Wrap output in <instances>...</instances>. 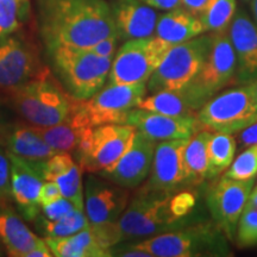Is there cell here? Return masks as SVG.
Wrapping results in <instances>:
<instances>
[{
	"mask_svg": "<svg viewBox=\"0 0 257 257\" xmlns=\"http://www.w3.org/2000/svg\"><path fill=\"white\" fill-rule=\"evenodd\" d=\"M38 27L46 50L55 47L89 49L117 34L105 0H36Z\"/></svg>",
	"mask_w": 257,
	"mask_h": 257,
	"instance_id": "6da1fadb",
	"label": "cell"
},
{
	"mask_svg": "<svg viewBox=\"0 0 257 257\" xmlns=\"http://www.w3.org/2000/svg\"><path fill=\"white\" fill-rule=\"evenodd\" d=\"M174 194L138 189L113 223L118 243L143 239L186 225L174 205Z\"/></svg>",
	"mask_w": 257,
	"mask_h": 257,
	"instance_id": "7a4b0ae2",
	"label": "cell"
},
{
	"mask_svg": "<svg viewBox=\"0 0 257 257\" xmlns=\"http://www.w3.org/2000/svg\"><path fill=\"white\" fill-rule=\"evenodd\" d=\"M10 99L15 110L29 124L36 126L67 121L76 101L44 66L22 87L10 93Z\"/></svg>",
	"mask_w": 257,
	"mask_h": 257,
	"instance_id": "3957f363",
	"label": "cell"
},
{
	"mask_svg": "<svg viewBox=\"0 0 257 257\" xmlns=\"http://www.w3.org/2000/svg\"><path fill=\"white\" fill-rule=\"evenodd\" d=\"M47 53L57 80L75 100H87L107 82L113 61L111 57L73 47H55Z\"/></svg>",
	"mask_w": 257,
	"mask_h": 257,
	"instance_id": "277c9868",
	"label": "cell"
},
{
	"mask_svg": "<svg viewBox=\"0 0 257 257\" xmlns=\"http://www.w3.org/2000/svg\"><path fill=\"white\" fill-rule=\"evenodd\" d=\"M135 248L149 257L229 256L227 238L216 224L202 223L133 240Z\"/></svg>",
	"mask_w": 257,
	"mask_h": 257,
	"instance_id": "5b68a950",
	"label": "cell"
},
{
	"mask_svg": "<svg viewBox=\"0 0 257 257\" xmlns=\"http://www.w3.org/2000/svg\"><path fill=\"white\" fill-rule=\"evenodd\" d=\"M147 82L108 85L87 100H76L69 121L80 128L125 124L127 113L147 95Z\"/></svg>",
	"mask_w": 257,
	"mask_h": 257,
	"instance_id": "8992f818",
	"label": "cell"
},
{
	"mask_svg": "<svg viewBox=\"0 0 257 257\" xmlns=\"http://www.w3.org/2000/svg\"><path fill=\"white\" fill-rule=\"evenodd\" d=\"M136 128L128 124H104L83 128L78 147L74 150L75 161L83 173H100L115 166L130 149Z\"/></svg>",
	"mask_w": 257,
	"mask_h": 257,
	"instance_id": "52a82bcc",
	"label": "cell"
},
{
	"mask_svg": "<svg viewBox=\"0 0 257 257\" xmlns=\"http://www.w3.org/2000/svg\"><path fill=\"white\" fill-rule=\"evenodd\" d=\"M202 128L234 135L257 120V98L253 85L244 83L214 96L198 111Z\"/></svg>",
	"mask_w": 257,
	"mask_h": 257,
	"instance_id": "ba28073f",
	"label": "cell"
},
{
	"mask_svg": "<svg viewBox=\"0 0 257 257\" xmlns=\"http://www.w3.org/2000/svg\"><path fill=\"white\" fill-rule=\"evenodd\" d=\"M211 40V35L202 34L170 47L165 59L148 80V92L180 91L187 87L206 61Z\"/></svg>",
	"mask_w": 257,
	"mask_h": 257,
	"instance_id": "9c48e42d",
	"label": "cell"
},
{
	"mask_svg": "<svg viewBox=\"0 0 257 257\" xmlns=\"http://www.w3.org/2000/svg\"><path fill=\"white\" fill-rule=\"evenodd\" d=\"M172 44L154 36L125 41L112 61L108 85L148 82Z\"/></svg>",
	"mask_w": 257,
	"mask_h": 257,
	"instance_id": "30bf717a",
	"label": "cell"
},
{
	"mask_svg": "<svg viewBox=\"0 0 257 257\" xmlns=\"http://www.w3.org/2000/svg\"><path fill=\"white\" fill-rule=\"evenodd\" d=\"M211 36L206 61L195 79L185 88L200 108L212 96L236 80L237 60L229 30L211 34Z\"/></svg>",
	"mask_w": 257,
	"mask_h": 257,
	"instance_id": "8fae6325",
	"label": "cell"
},
{
	"mask_svg": "<svg viewBox=\"0 0 257 257\" xmlns=\"http://www.w3.org/2000/svg\"><path fill=\"white\" fill-rule=\"evenodd\" d=\"M253 186L255 179L234 180L223 176L208 189L206 202L211 217L227 240H234L240 214Z\"/></svg>",
	"mask_w": 257,
	"mask_h": 257,
	"instance_id": "7c38bea8",
	"label": "cell"
},
{
	"mask_svg": "<svg viewBox=\"0 0 257 257\" xmlns=\"http://www.w3.org/2000/svg\"><path fill=\"white\" fill-rule=\"evenodd\" d=\"M189 138L156 144L150 174L143 187L148 191L176 193L189 187L185 166V149Z\"/></svg>",
	"mask_w": 257,
	"mask_h": 257,
	"instance_id": "4fadbf2b",
	"label": "cell"
},
{
	"mask_svg": "<svg viewBox=\"0 0 257 257\" xmlns=\"http://www.w3.org/2000/svg\"><path fill=\"white\" fill-rule=\"evenodd\" d=\"M83 195L85 213L91 225L115 223L130 201V189L96 173H87Z\"/></svg>",
	"mask_w": 257,
	"mask_h": 257,
	"instance_id": "5bb4252c",
	"label": "cell"
},
{
	"mask_svg": "<svg viewBox=\"0 0 257 257\" xmlns=\"http://www.w3.org/2000/svg\"><path fill=\"white\" fill-rule=\"evenodd\" d=\"M42 67L27 42L12 35L0 37V89L11 93L22 87Z\"/></svg>",
	"mask_w": 257,
	"mask_h": 257,
	"instance_id": "9a60e30c",
	"label": "cell"
},
{
	"mask_svg": "<svg viewBox=\"0 0 257 257\" xmlns=\"http://www.w3.org/2000/svg\"><path fill=\"white\" fill-rule=\"evenodd\" d=\"M125 124L131 125L143 136L157 143L191 138L202 128L197 117L167 115L138 107L128 112Z\"/></svg>",
	"mask_w": 257,
	"mask_h": 257,
	"instance_id": "2e32d148",
	"label": "cell"
},
{
	"mask_svg": "<svg viewBox=\"0 0 257 257\" xmlns=\"http://www.w3.org/2000/svg\"><path fill=\"white\" fill-rule=\"evenodd\" d=\"M156 144L155 141L149 140L136 131L130 149L115 166L96 174L127 189L140 187L150 174Z\"/></svg>",
	"mask_w": 257,
	"mask_h": 257,
	"instance_id": "e0dca14e",
	"label": "cell"
},
{
	"mask_svg": "<svg viewBox=\"0 0 257 257\" xmlns=\"http://www.w3.org/2000/svg\"><path fill=\"white\" fill-rule=\"evenodd\" d=\"M11 162L12 199L18 212L27 221H34L41 213L38 194L44 179L35 166L34 161L22 159L6 150Z\"/></svg>",
	"mask_w": 257,
	"mask_h": 257,
	"instance_id": "ac0fdd59",
	"label": "cell"
},
{
	"mask_svg": "<svg viewBox=\"0 0 257 257\" xmlns=\"http://www.w3.org/2000/svg\"><path fill=\"white\" fill-rule=\"evenodd\" d=\"M229 36L236 54V81L244 85L257 80V25L253 19L239 10L229 28Z\"/></svg>",
	"mask_w": 257,
	"mask_h": 257,
	"instance_id": "d6986e66",
	"label": "cell"
},
{
	"mask_svg": "<svg viewBox=\"0 0 257 257\" xmlns=\"http://www.w3.org/2000/svg\"><path fill=\"white\" fill-rule=\"evenodd\" d=\"M120 41L137 40L155 35L159 12L141 0H115L111 5Z\"/></svg>",
	"mask_w": 257,
	"mask_h": 257,
	"instance_id": "ffe728a7",
	"label": "cell"
},
{
	"mask_svg": "<svg viewBox=\"0 0 257 257\" xmlns=\"http://www.w3.org/2000/svg\"><path fill=\"white\" fill-rule=\"evenodd\" d=\"M53 256L56 257H108L111 246L99 225L67 237H46Z\"/></svg>",
	"mask_w": 257,
	"mask_h": 257,
	"instance_id": "44dd1931",
	"label": "cell"
},
{
	"mask_svg": "<svg viewBox=\"0 0 257 257\" xmlns=\"http://www.w3.org/2000/svg\"><path fill=\"white\" fill-rule=\"evenodd\" d=\"M0 239L11 257H27L43 240L29 229L10 204L0 205Z\"/></svg>",
	"mask_w": 257,
	"mask_h": 257,
	"instance_id": "7402d4cb",
	"label": "cell"
},
{
	"mask_svg": "<svg viewBox=\"0 0 257 257\" xmlns=\"http://www.w3.org/2000/svg\"><path fill=\"white\" fill-rule=\"evenodd\" d=\"M202 34H206V29L200 17L182 6L166 11L157 19L155 36L172 46L189 41Z\"/></svg>",
	"mask_w": 257,
	"mask_h": 257,
	"instance_id": "603a6c76",
	"label": "cell"
},
{
	"mask_svg": "<svg viewBox=\"0 0 257 257\" xmlns=\"http://www.w3.org/2000/svg\"><path fill=\"white\" fill-rule=\"evenodd\" d=\"M0 137L4 138L6 150L28 161H46L57 153L42 140L31 124H10Z\"/></svg>",
	"mask_w": 257,
	"mask_h": 257,
	"instance_id": "cb8c5ba5",
	"label": "cell"
},
{
	"mask_svg": "<svg viewBox=\"0 0 257 257\" xmlns=\"http://www.w3.org/2000/svg\"><path fill=\"white\" fill-rule=\"evenodd\" d=\"M138 108L157 112L167 115L197 117L200 106L195 102L186 89L180 91H160L146 95L138 102Z\"/></svg>",
	"mask_w": 257,
	"mask_h": 257,
	"instance_id": "d4e9b609",
	"label": "cell"
},
{
	"mask_svg": "<svg viewBox=\"0 0 257 257\" xmlns=\"http://www.w3.org/2000/svg\"><path fill=\"white\" fill-rule=\"evenodd\" d=\"M212 131L201 128L189 138L185 149V166L188 186H199L207 180L208 144Z\"/></svg>",
	"mask_w": 257,
	"mask_h": 257,
	"instance_id": "484cf974",
	"label": "cell"
},
{
	"mask_svg": "<svg viewBox=\"0 0 257 257\" xmlns=\"http://www.w3.org/2000/svg\"><path fill=\"white\" fill-rule=\"evenodd\" d=\"M32 223L35 227L43 233L46 237H67L78 233L80 231L91 226L85 210L74 208L66 216L59 218L56 220H49L40 213Z\"/></svg>",
	"mask_w": 257,
	"mask_h": 257,
	"instance_id": "4316f807",
	"label": "cell"
},
{
	"mask_svg": "<svg viewBox=\"0 0 257 257\" xmlns=\"http://www.w3.org/2000/svg\"><path fill=\"white\" fill-rule=\"evenodd\" d=\"M237 140L231 134L213 133L208 144V174L207 180L217 178L226 170L234 160Z\"/></svg>",
	"mask_w": 257,
	"mask_h": 257,
	"instance_id": "83f0119b",
	"label": "cell"
},
{
	"mask_svg": "<svg viewBox=\"0 0 257 257\" xmlns=\"http://www.w3.org/2000/svg\"><path fill=\"white\" fill-rule=\"evenodd\" d=\"M31 126L48 146L62 153H73L75 150L83 130L75 126L69 120L50 126Z\"/></svg>",
	"mask_w": 257,
	"mask_h": 257,
	"instance_id": "f1b7e54d",
	"label": "cell"
},
{
	"mask_svg": "<svg viewBox=\"0 0 257 257\" xmlns=\"http://www.w3.org/2000/svg\"><path fill=\"white\" fill-rule=\"evenodd\" d=\"M236 15V0H210L199 15L206 32L227 31Z\"/></svg>",
	"mask_w": 257,
	"mask_h": 257,
	"instance_id": "f546056e",
	"label": "cell"
},
{
	"mask_svg": "<svg viewBox=\"0 0 257 257\" xmlns=\"http://www.w3.org/2000/svg\"><path fill=\"white\" fill-rule=\"evenodd\" d=\"M82 169L76 161H73L66 169L57 175L53 181L59 185L63 198L73 202L76 208L85 210V195H83Z\"/></svg>",
	"mask_w": 257,
	"mask_h": 257,
	"instance_id": "4dcf8cb0",
	"label": "cell"
},
{
	"mask_svg": "<svg viewBox=\"0 0 257 257\" xmlns=\"http://www.w3.org/2000/svg\"><path fill=\"white\" fill-rule=\"evenodd\" d=\"M30 11L29 0H0V37L21 29Z\"/></svg>",
	"mask_w": 257,
	"mask_h": 257,
	"instance_id": "1f68e13d",
	"label": "cell"
},
{
	"mask_svg": "<svg viewBox=\"0 0 257 257\" xmlns=\"http://www.w3.org/2000/svg\"><path fill=\"white\" fill-rule=\"evenodd\" d=\"M234 240L242 249L257 245V207L249 202L240 214Z\"/></svg>",
	"mask_w": 257,
	"mask_h": 257,
	"instance_id": "d6a6232c",
	"label": "cell"
},
{
	"mask_svg": "<svg viewBox=\"0 0 257 257\" xmlns=\"http://www.w3.org/2000/svg\"><path fill=\"white\" fill-rule=\"evenodd\" d=\"M225 178L234 180H250L257 176V146L243 149L225 170Z\"/></svg>",
	"mask_w": 257,
	"mask_h": 257,
	"instance_id": "836d02e7",
	"label": "cell"
},
{
	"mask_svg": "<svg viewBox=\"0 0 257 257\" xmlns=\"http://www.w3.org/2000/svg\"><path fill=\"white\" fill-rule=\"evenodd\" d=\"M12 199L11 162L8 154L0 150V205L10 204Z\"/></svg>",
	"mask_w": 257,
	"mask_h": 257,
	"instance_id": "e575fe53",
	"label": "cell"
},
{
	"mask_svg": "<svg viewBox=\"0 0 257 257\" xmlns=\"http://www.w3.org/2000/svg\"><path fill=\"white\" fill-rule=\"evenodd\" d=\"M74 208H75V206H74L72 201L61 197L57 199V200L42 206L41 214L49 220H56L61 217L66 216L67 213H69V212L73 211Z\"/></svg>",
	"mask_w": 257,
	"mask_h": 257,
	"instance_id": "d590c367",
	"label": "cell"
},
{
	"mask_svg": "<svg viewBox=\"0 0 257 257\" xmlns=\"http://www.w3.org/2000/svg\"><path fill=\"white\" fill-rule=\"evenodd\" d=\"M119 41L120 38L118 36V34L112 35V36H108L104 38V40L99 41L92 48H89V50H92L93 53L101 57H111V59H113L115 53H117L118 42Z\"/></svg>",
	"mask_w": 257,
	"mask_h": 257,
	"instance_id": "8d00e7d4",
	"label": "cell"
},
{
	"mask_svg": "<svg viewBox=\"0 0 257 257\" xmlns=\"http://www.w3.org/2000/svg\"><path fill=\"white\" fill-rule=\"evenodd\" d=\"M62 197L61 194L59 185L55 181L51 180H47L43 182L42 187L40 189V194H38V204L40 206H44V205L50 204V202L57 200V199Z\"/></svg>",
	"mask_w": 257,
	"mask_h": 257,
	"instance_id": "74e56055",
	"label": "cell"
},
{
	"mask_svg": "<svg viewBox=\"0 0 257 257\" xmlns=\"http://www.w3.org/2000/svg\"><path fill=\"white\" fill-rule=\"evenodd\" d=\"M234 135H237L236 138H238V144L242 149L257 146V120Z\"/></svg>",
	"mask_w": 257,
	"mask_h": 257,
	"instance_id": "f35d334b",
	"label": "cell"
},
{
	"mask_svg": "<svg viewBox=\"0 0 257 257\" xmlns=\"http://www.w3.org/2000/svg\"><path fill=\"white\" fill-rule=\"evenodd\" d=\"M141 2L160 11H169L181 6V0H141Z\"/></svg>",
	"mask_w": 257,
	"mask_h": 257,
	"instance_id": "ab89813d",
	"label": "cell"
},
{
	"mask_svg": "<svg viewBox=\"0 0 257 257\" xmlns=\"http://www.w3.org/2000/svg\"><path fill=\"white\" fill-rule=\"evenodd\" d=\"M210 0H181V6L194 15H200Z\"/></svg>",
	"mask_w": 257,
	"mask_h": 257,
	"instance_id": "60d3db41",
	"label": "cell"
},
{
	"mask_svg": "<svg viewBox=\"0 0 257 257\" xmlns=\"http://www.w3.org/2000/svg\"><path fill=\"white\" fill-rule=\"evenodd\" d=\"M9 125L10 124L8 123V120H6V117H5V112L3 110L2 105H0V133H3Z\"/></svg>",
	"mask_w": 257,
	"mask_h": 257,
	"instance_id": "b9f144b4",
	"label": "cell"
},
{
	"mask_svg": "<svg viewBox=\"0 0 257 257\" xmlns=\"http://www.w3.org/2000/svg\"><path fill=\"white\" fill-rule=\"evenodd\" d=\"M249 204H251L252 206L257 207V185L253 186L251 193H250V197H249V200H248Z\"/></svg>",
	"mask_w": 257,
	"mask_h": 257,
	"instance_id": "7bdbcfd3",
	"label": "cell"
},
{
	"mask_svg": "<svg viewBox=\"0 0 257 257\" xmlns=\"http://www.w3.org/2000/svg\"><path fill=\"white\" fill-rule=\"evenodd\" d=\"M250 6H251L252 19L257 25V0H251V2H250Z\"/></svg>",
	"mask_w": 257,
	"mask_h": 257,
	"instance_id": "ee69618b",
	"label": "cell"
},
{
	"mask_svg": "<svg viewBox=\"0 0 257 257\" xmlns=\"http://www.w3.org/2000/svg\"><path fill=\"white\" fill-rule=\"evenodd\" d=\"M5 252H6V249H5L4 244H3V242H2V239H0V257L4 256Z\"/></svg>",
	"mask_w": 257,
	"mask_h": 257,
	"instance_id": "f6af8a7d",
	"label": "cell"
},
{
	"mask_svg": "<svg viewBox=\"0 0 257 257\" xmlns=\"http://www.w3.org/2000/svg\"><path fill=\"white\" fill-rule=\"evenodd\" d=\"M252 85H253V89H255V93H256V98H257V80L255 82H252Z\"/></svg>",
	"mask_w": 257,
	"mask_h": 257,
	"instance_id": "bcb514c9",
	"label": "cell"
},
{
	"mask_svg": "<svg viewBox=\"0 0 257 257\" xmlns=\"http://www.w3.org/2000/svg\"><path fill=\"white\" fill-rule=\"evenodd\" d=\"M242 2H244V3H250V2H251V0H242Z\"/></svg>",
	"mask_w": 257,
	"mask_h": 257,
	"instance_id": "7dc6e473",
	"label": "cell"
}]
</instances>
